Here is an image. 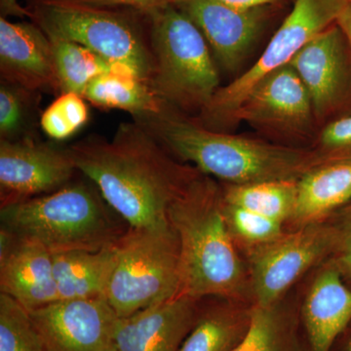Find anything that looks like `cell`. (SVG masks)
Masks as SVG:
<instances>
[{
  "label": "cell",
  "instance_id": "8fae6325",
  "mask_svg": "<svg viewBox=\"0 0 351 351\" xmlns=\"http://www.w3.org/2000/svg\"><path fill=\"white\" fill-rule=\"evenodd\" d=\"M66 149L29 136L0 141V207L56 191L76 172Z\"/></svg>",
  "mask_w": 351,
  "mask_h": 351
},
{
  "label": "cell",
  "instance_id": "6da1fadb",
  "mask_svg": "<svg viewBox=\"0 0 351 351\" xmlns=\"http://www.w3.org/2000/svg\"><path fill=\"white\" fill-rule=\"evenodd\" d=\"M66 151L76 170L131 228L168 223L173 201L201 175L176 162L135 120L120 123L112 140L89 136Z\"/></svg>",
  "mask_w": 351,
  "mask_h": 351
},
{
  "label": "cell",
  "instance_id": "cb8c5ba5",
  "mask_svg": "<svg viewBox=\"0 0 351 351\" xmlns=\"http://www.w3.org/2000/svg\"><path fill=\"white\" fill-rule=\"evenodd\" d=\"M299 180H280L247 184H228L221 189L223 200L228 204L285 223L294 216Z\"/></svg>",
  "mask_w": 351,
  "mask_h": 351
},
{
  "label": "cell",
  "instance_id": "ba28073f",
  "mask_svg": "<svg viewBox=\"0 0 351 351\" xmlns=\"http://www.w3.org/2000/svg\"><path fill=\"white\" fill-rule=\"evenodd\" d=\"M350 0H295L294 7L250 68L219 87L196 121L209 130L225 132L254 87L272 71L287 66L311 39L336 24Z\"/></svg>",
  "mask_w": 351,
  "mask_h": 351
},
{
  "label": "cell",
  "instance_id": "ffe728a7",
  "mask_svg": "<svg viewBox=\"0 0 351 351\" xmlns=\"http://www.w3.org/2000/svg\"><path fill=\"white\" fill-rule=\"evenodd\" d=\"M59 301L106 299L117 263V245L101 251L52 254Z\"/></svg>",
  "mask_w": 351,
  "mask_h": 351
},
{
  "label": "cell",
  "instance_id": "603a6c76",
  "mask_svg": "<svg viewBox=\"0 0 351 351\" xmlns=\"http://www.w3.org/2000/svg\"><path fill=\"white\" fill-rule=\"evenodd\" d=\"M233 351H302L295 313L282 300L269 306L254 304L248 332Z\"/></svg>",
  "mask_w": 351,
  "mask_h": 351
},
{
  "label": "cell",
  "instance_id": "4316f807",
  "mask_svg": "<svg viewBox=\"0 0 351 351\" xmlns=\"http://www.w3.org/2000/svg\"><path fill=\"white\" fill-rule=\"evenodd\" d=\"M0 351H43L29 311L0 293Z\"/></svg>",
  "mask_w": 351,
  "mask_h": 351
},
{
  "label": "cell",
  "instance_id": "d6986e66",
  "mask_svg": "<svg viewBox=\"0 0 351 351\" xmlns=\"http://www.w3.org/2000/svg\"><path fill=\"white\" fill-rule=\"evenodd\" d=\"M351 203V159L316 164L298 181L291 221L302 226L324 221Z\"/></svg>",
  "mask_w": 351,
  "mask_h": 351
},
{
  "label": "cell",
  "instance_id": "9a60e30c",
  "mask_svg": "<svg viewBox=\"0 0 351 351\" xmlns=\"http://www.w3.org/2000/svg\"><path fill=\"white\" fill-rule=\"evenodd\" d=\"M0 292L27 311L59 301L51 252L38 240L0 228Z\"/></svg>",
  "mask_w": 351,
  "mask_h": 351
},
{
  "label": "cell",
  "instance_id": "7c38bea8",
  "mask_svg": "<svg viewBox=\"0 0 351 351\" xmlns=\"http://www.w3.org/2000/svg\"><path fill=\"white\" fill-rule=\"evenodd\" d=\"M29 315L43 351H112L119 317L106 299L57 301Z\"/></svg>",
  "mask_w": 351,
  "mask_h": 351
},
{
  "label": "cell",
  "instance_id": "52a82bcc",
  "mask_svg": "<svg viewBox=\"0 0 351 351\" xmlns=\"http://www.w3.org/2000/svg\"><path fill=\"white\" fill-rule=\"evenodd\" d=\"M31 20L45 34L84 46L113 66H122L151 82L154 60L149 36L136 14L120 9L97 8L29 0Z\"/></svg>",
  "mask_w": 351,
  "mask_h": 351
},
{
  "label": "cell",
  "instance_id": "2e32d148",
  "mask_svg": "<svg viewBox=\"0 0 351 351\" xmlns=\"http://www.w3.org/2000/svg\"><path fill=\"white\" fill-rule=\"evenodd\" d=\"M198 300L178 295L119 318L112 351H180L197 319Z\"/></svg>",
  "mask_w": 351,
  "mask_h": 351
},
{
  "label": "cell",
  "instance_id": "5b68a950",
  "mask_svg": "<svg viewBox=\"0 0 351 351\" xmlns=\"http://www.w3.org/2000/svg\"><path fill=\"white\" fill-rule=\"evenodd\" d=\"M142 14L154 60L152 90L179 112H201L219 89L218 69L206 39L173 4Z\"/></svg>",
  "mask_w": 351,
  "mask_h": 351
},
{
  "label": "cell",
  "instance_id": "9c48e42d",
  "mask_svg": "<svg viewBox=\"0 0 351 351\" xmlns=\"http://www.w3.org/2000/svg\"><path fill=\"white\" fill-rule=\"evenodd\" d=\"M337 246L332 221H320L283 233L269 243L249 252V278L254 304L269 306L280 301L284 293L307 269L323 258H331Z\"/></svg>",
  "mask_w": 351,
  "mask_h": 351
},
{
  "label": "cell",
  "instance_id": "e575fe53",
  "mask_svg": "<svg viewBox=\"0 0 351 351\" xmlns=\"http://www.w3.org/2000/svg\"><path fill=\"white\" fill-rule=\"evenodd\" d=\"M226 5L240 9L258 8V7H270L278 3L280 0H219Z\"/></svg>",
  "mask_w": 351,
  "mask_h": 351
},
{
  "label": "cell",
  "instance_id": "3957f363",
  "mask_svg": "<svg viewBox=\"0 0 351 351\" xmlns=\"http://www.w3.org/2000/svg\"><path fill=\"white\" fill-rule=\"evenodd\" d=\"M168 219L180 242L179 295L239 301L251 292L223 217L221 189L212 178L193 180L173 201Z\"/></svg>",
  "mask_w": 351,
  "mask_h": 351
},
{
  "label": "cell",
  "instance_id": "7a4b0ae2",
  "mask_svg": "<svg viewBox=\"0 0 351 351\" xmlns=\"http://www.w3.org/2000/svg\"><path fill=\"white\" fill-rule=\"evenodd\" d=\"M134 120L171 156L228 184L299 180L318 163L313 151L209 130L169 106Z\"/></svg>",
  "mask_w": 351,
  "mask_h": 351
},
{
  "label": "cell",
  "instance_id": "836d02e7",
  "mask_svg": "<svg viewBox=\"0 0 351 351\" xmlns=\"http://www.w3.org/2000/svg\"><path fill=\"white\" fill-rule=\"evenodd\" d=\"M336 25L343 32L351 55V0L345 7L343 12L339 14V18L336 21Z\"/></svg>",
  "mask_w": 351,
  "mask_h": 351
},
{
  "label": "cell",
  "instance_id": "d590c367",
  "mask_svg": "<svg viewBox=\"0 0 351 351\" xmlns=\"http://www.w3.org/2000/svg\"><path fill=\"white\" fill-rule=\"evenodd\" d=\"M332 351H351V322L337 339Z\"/></svg>",
  "mask_w": 351,
  "mask_h": 351
},
{
  "label": "cell",
  "instance_id": "5bb4252c",
  "mask_svg": "<svg viewBox=\"0 0 351 351\" xmlns=\"http://www.w3.org/2000/svg\"><path fill=\"white\" fill-rule=\"evenodd\" d=\"M173 5L195 23L219 64L237 71L263 29L269 7L240 9L219 0H175Z\"/></svg>",
  "mask_w": 351,
  "mask_h": 351
},
{
  "label": "cell",
  "instance_id": "4fadbf2b",
  "mask_svg": "<svg viewBox=\"0 0 351 351\" xmlns=\"http://www.w3.org/2000/svg\"><path fill=\"white\" fill-rule=\"evenodd\" d=\"M314 120L308 92L287 64L265 76L247 95L233 117V125L244 121L267 133L294 137L308 133Z\"/></svg>",
  "mask_w": 351,
  "mask_h": 351
},
{
  "label": "cell",
  "instance_id": "4dcf8cb0",
  "mask_svg": "<svg viewBox=\"0 0 351 351\" xmlns=\"http://www.w3.org/2000/svg\"><path fill=\"white\" fill-rule=\"evenodd\" d=\"M332 221L337 230V246L331 258L346 282L351 284V203L336 212Z\"/></svg>",
  "mask_w": 351,
  "mask_h": 351
},
{
  "label": "cell",
  "instance_id": "7402d4cb",
  "mask_svg": "<svg viewBox=\"0 0 351 351\" xmlns=\"http://www.w3.org/2000/svg\"><path fill=\"white\" fill-rule=\"evenodd\" d=\"M252 306L219 304L199 311L180 351H233L243 341Z\"/></svg>",
  "mask_w": 351,
  "mask_h": 351
},
{
  "label": "cell",
  "instance_id": "d6a6232c",
  "mask_svg": "<svg viewBox=\"0 0 351 351\" xmlns=\"http://www.w3.org/2000/svg\"><path fill=\"white\" fill-rule=\"evenodd\" d=\"M0 11L3 17L29 18L32 15L29 9L21 6L18 0H0Z\"/></svg>",
  "mask_w": 351,
  "mask_h": 351
},
{
  "label": "cell",
  "instance_id": "f1b7e54d",
  "mask_svg": "<svg viewBox=\"0 0 351 351\" xmlns=\"http://www.w3.org/2000/svg\"><path fill=\"white\" fill-rule=\"evenodd\" d=\"M31 92L2 82L0 86V137L17 140L24 133L27 119V99Z\"/></svg>",
  "mask_w": 351,
  "mask_h": 351
},
{
  "label": "cell",
  "instance_id": "30bf717a",
  "mask_svg": "<svg viewBox=\"0 0 351 351\" xmlns=\"http://www.w3.org/2000/svg\"><path fill=\"white\" fill-rule=\"evenodd\" d=\"M289 64L308 92L316 120L326 124L351 113V55L338 25L311 39Z\"/></svg>",
  "mask_w": 351,
  "mask_h": 351
},
{
  "label": "cell",
  "instance_id": "1f68e13d",
  "mask_svg": "<svg viewBox=\"0 0 351 351\" xmlns=\"http://www.w3.org/2000/svg\"><path fill=\"white\" fill-rule=\"evenodd\" d=\"M36 1L58 2L97 8L129 9L138 13H145L158 7L173 4L175 0H36Z\"/></svg>",
  "mask_w": 351,
  "mask_h": 351
},
{
  "label": "cell",
  "instance_id": "83f0119b",
  "mask_svg": "<svg viewBox=\"0 0 351 351\" xmlns=\"http://www.w3.org/2000/svg\"><path fill=\"white\" fill-rule=\"evenodd\" d=\"M88 120L89 110L84 97L76 93H64L44 110L40 126L52 140L64 141L75 135Z\"/></svg>",
  "mask_w": 351,
  "mask_h": 351
},
{
  "label": "cell",
  "instance_id": "484cf974",
  "mask_svg": "<svg viewBox=\"0 0 351 351\" xmlns=\"http://www.w3.org/2000/svg\"><path fill=\"white\" fill-rule=\"evenodd\" d=\"M223 213L235 245H241L249 252L274 241L284 233L282 223L228 204L223 200Z\"/></svg>",
  "mask_w": 351,
  "mask_h": 351
},
{
  "label": "cell",
  "instance_id": "277c9868",
  "mask_svg": "<svg viewBox=\"0 0 351 351\" xmlns=\"http://www.w3.org/2000/svg\"><path fill=\"white\" fill-rule=\"evenodd\" d=\"M1 226L43 243L51 254L101 251L114 246L128 223L84 182L0 207Z\"/></svg>",
  "mask_w": 351,
  "mask_h": 351
},
{
  "label": "cell",
  "instance_id": "ac0fdd59",
  "mask_svg": "<svg viewBox=\"0 0 351 351\" xmlns=\"http://www.w3.org/2000/svg\"><path fill=\"white\" fill-rule=\"evenodd\" d=\"M302 320L311 351H332L351 322V286L331 258L309 289Z\"/></svg>",
  "mask_w": 351,
  "mask_h": 351
},
{
  "label": "cell",
  "instance_id": "8992f818",
  "mask_svg": "<svg viewBox=\"0 0 351 351\" xmlns=\"http://www.w3.org/2000/svg\"><path fill=\"white\" fill-rule=\"evenodd\" d=\"M180 293V242L170 221L131 228L117 244L106 300L119 318Z\"/></svg>",
  "mask_w": 351,
  "mask_h": 351
},
{
  "label": "cell",
  "instance_id": "d4e9b609",
  "mask_svg": "<svg viewBox=\"0 0 351 351\" xmlns=\"http://www.w3.org/2000/svg\"><path fill=\"white\" fill-rule=\"evenodd\" d=\"M54 57L59 92L83 96L89 83L97 76L112 69L108 63L93 51L69 39L46 34Z\"/></svg>",
  "mask_w": 351,
  "mask_h": 351
},
{
  "label": "cell",
  "instance_id": "e0dca14e",
  "mask_svg": "<svg viewBox=\"0 0 351 351\" xmlns=\"http://www.w3.org/2000/svg\"><path fill=\"white\" fill-rule=\"evenodd\" d=\"M0 73L4 82L31 93L59 92L49 38L34 22L0 17Z\"/></svg>",
  "mask_w": 351,
  "mask_h": 351
},
{
  "label": "cell",
  "instance_id": "f546056e",
  "mask_svg": "<svg viewBox=\"0 0 351 351\" xmlns=\"http://www.w3.org/2000/svg\"><path fill=\"white\" fill-rule=\"evenodd\" d=\"M313 152L318 163L351 159V113L324 124Z\"/></svg>",
  "mask_w": 351,
  "mask_h": 351
},
{
  "label": "cell",
  "instance_id": "44dd1931",
  "mask_svg": "<svg viewBox=\"0 0 351 351\" xmlns=\"http://www.w3.org/2000/svg\"><path fill=\"white\" fill-rule=\"evenodd\" d=\"M83 97L95 107L125 110L133 119L159 112L167 106L149 82L119 66L94 78Z\"/></svg>",
  "mask_w": 351,
  "mask_h": 351
}]
</instances>
